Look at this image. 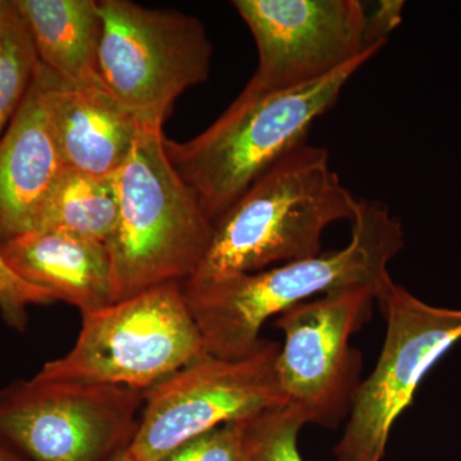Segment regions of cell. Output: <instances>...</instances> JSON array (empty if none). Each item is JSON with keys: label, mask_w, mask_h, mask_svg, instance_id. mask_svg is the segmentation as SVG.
I'll return each mask as SVG.
<instances>
[{"label": "cell", "mask_w": 461, "mask_h": 461, "mask_svg": "<svg viewBox=\"0 0 461 461\" xmlns=\"http://www.w3.org/2000/svg\"><path fill=\"white\" fill-rule=\"evenodd\" d=\"M359 205L330 168L329 151L306 142L282 158L213 224L204 259L182 284L198 286L320 256L327 227L353 223Z\"/></svg>", "instance_id": "cell-2"}, {"label": "cell", "mask_w": 461, "mask_h": 461, "mask_svg": "<svg viewBox=\"0 0 461 461\" xmlns=\"http://www.w3.org/2000/svg\"><path fill=\"white\" fill-rule=\"evenodd\" d=\"M402 247V223L387 205L360 200L344 249L198 286L181 285L205 353L235 359L257 348L269 318L311 297L363 285L377 293L379 302L395 284L388 264Z\"/></svg>", "instance_id": "cell-1"}, {"label": "cell", "mask_w": 461, "mask_h": 461, "mask_svg": "<svg viewBox=\"0 0 461 461\" xmlns=\"http://www.w3.org/2000/svg\"><path fill=\"white\" fill-rule=\"evenodd\" d=\"M377 302L372 287L353 285L299 303L276 318L285 336L278 382L286 405L305 424L333 429L350 412L362 384V355L350 339L371 320Z\"/></svg>", "instance_id": "cell-9"}, {"label": "cell", "mask_w": 461, "mask_h": 461, "mask_svg": "<svg viewBox=\"0 0 461 461\" xmlns=\"http://www.w3.org/2000/svg\"><path fill=\"white\" fill-rule=\"evenodd\" d=\"M117 220L113 176L65 168L45 200L33 230H62L107 242Z\"/></svg>", "instance_id": "cell-16"}, {"label": "cell", "mask_w": 461, "mask_h": 461, "mask_svg": "<svg viewBox=\"0 0 461 461\" xmlns=\"http://www.w3.org/2000/svg\"><path fill=\"white\" fill-rule=\"evenodd\" d=\"M403 2L397 0H382L377 8L366 20V44L373 47L386 44L388 35L402 23Z\"/></svg>", "instance_id": "cell-21"}, {"label": "cell", "mask_w": 461, "mask_h": 461, "mask_svg": "<svg viewBox=\"0 0 461 461\" xmlns=\"http://www.w3.org/2000/svg\"><path fill=\"white\" fill-rule=\"evenodd\" d=\"M0 461H27L21 457L20 455L14 453L8 447V444L0 439Z\"/></svg>", "instance_id": "cell-22"}, {"label": "cell", "mask_w": 461, "mask_h": 461, "mask_svg": "<svg viewBox=\"0 0 461 461\" xmlns=\"http://www.w3.org/2000/svg\"><path fill=\"white\" fill-rule=\"evenodd\" d=\"M378 304L386 338L375 371L355 393L336 461H382L393 423L421 379L461 339V309L426 304L396 284Z\"/></svg>", "instance_id": "cell-10"}, {"label": "cell", "mask_w": 461, "mask_h": 461, "mask_svg": "<svg viewBox=\"0 0 461 461\" xmlns=\"http://www.w3.org/2000/svg\"><path fill=\"white\" fill-rule=\"evenodd\" d=\"M65 168L48 113L41 63L0 138V244L36 229L45 200Z\"/></svg>", "instance_id": "cell-13"}, {"label": "cell", "mask_w": 461, "mask_h": 461, "mask_svg": "<svg viewBox=\"0 0 461 461\" xmlns=\"http://www.w3.org/2000/svg\"><path fill=\"white\" fill-rule=\"evenodd\" d=\"M245 420L223 424L189 439L159 461H242Z\"/></svg>", "instance_id": "cell-19"}, {"label": "cell", "mask_w": 461, "mask_h": 461, "mask_svg": "<svg viewBox=\"0 0 461 461\" xmlns=\"http://www.w3.org/2000/svg\"><path fill=\"white\" fill-rule=\"evenodd\" d=\"M41 65L14 0H0V138L25 99Z\"/></svg>", "instance_id": "cell-17"}, {"label": "cell", "mask_w": 461, "mask_h": 461, "mask_svg": "<svg viewBox=\"0 0 461 461\" xmlns=\"http://www.w3.org/2000/svg\"><path fill=\"white\" fill-rule=\"evenodd\" d=\"M280 350L262 339L235 359L205 353L149 388L129 453L136 461H159L194 437L286 405L277 375Z\"/></svg>", "instance_id": "cell-8"}, {"label": "cell", "mask_w": 461, "mask_h": 461, "mask_svg": "<svg viewBox=\"0 0 461 461\" xmlns=\"http://www.w3.org/2000/svg\"><path fill=\"white\" fill-rule=\"evenodd\" d=\"M103 83L142 130L163 129L184 91L208 80L213 45L204 25L177 11L99 0Z\"/></svg>", "instance_id": "cell-6"}, {"label": "cell", "mask_w": 461, "mask_h": 461, "mask_svg": "<svg viewBox=\"0 0 461 461\" xmlns=\"http://www.w3.org/2000/svg\"><path fill=\"white\" fill-rule=\"evenodd\" d=\"M113 461H136L133 459L132 455L129 453V450L124 451L120 456L115 457Z\"/></svg>", "instance_id": "cell-23"}, {"label": "cell", "mask_w": 461, "mask_h": 461, "mask_svg": "<svg viewBox=\"0 0 461 461\" xmlns=\"http://www.w3.org/2000/svg\"><path fill=\"white\" fill-rule=\"evenodd\" d=\"M42 66L68 83L99 77V0H14Z\"/></svg>", "instance_id": "cell-15"}, {"label": "cell", "mask_w": 461, "mask_h": 461, "mask_svg": "<svg viewBox=\"0 0 461 461\" xmlns=\"http://www.w3.org/2000/svg\"><path fill=\"white\" fill-rule=\"evenodd\" d=\"M56 302L47 290L20 277L0 253V314L9 327L23 332L27 326L30 306L50 305Z\"/></svg>", "instance_id": "cell-20"}, {"label": "cell", "mask_w": 461, "mask_h": 461, "mask_svg": "<svg viewBox=\"0 0 461 461\" xmlns=\"http://www.w3.org/2000/svg\"><path fill=\"white\" fill-rule=\"evenodd\" d=\"M386 44L314 83L251 100L235 99L205 131L186 142L165 138L169 162L212 223L273 166L306 144L315 120L339 100L351 77Z\"/></svg>", "instance_id": "cell-3"}, {"label": "cell", "mask_w": 461, "mask_h": 461, "mask_svg": "<svg viewBox=\"0 0 461 461\" xmlns=\"http://www.w3.org/2000/svg\"><path fill=\"white\" fill-rule=\"evenodd\" d=\"M8 266L81 314L114 304V280L107 244L62 230H32L0 244Z\"/></svg>", "instance_id": "cell-14"}, {"label": "cell", "mask_w": 461, "mask_h": 461, "mask_svg": "<svg viewBox=\"0 0 461 461\" xmlns=\"http://www.w3.org/2000/svg\"><path fill=\"white\" fill-rule=\"evenodd\" d=\"M205 354L180 282L83 314L74 348L35 375L147 391Z\"/></svg>", "instance_id": "cell-5"}, {"label": "cell", "mask_w": 461, "mask_h": 461, "mask_svg": "<svg viewBox=\"0 0 461 461\" xmlns=\"http://www.w3.org/2000/svg\"><path fill=\"white\" fill-rule=\"evenodd\" d=\"M256 41L259 62L239 100L304 86L354 62L366 44L357 0H235Z\"/></svg>", "instance_id": "cell-11"}, {"label": "cell", "mask_w": 461, "mask_h": 461, "mask_svg": "<svg viewBox=\"0 0 461 461\" xmlns=\"http://www.w3.org/2000/svg\"><path fill=\"white\" fill-rule=\"evenodd\" d=\"M165 138L163 129L141 130L113 175L118 220L105 244L115 303L189 280L213 238V223L169 162Z\"/></svg>", "instance_id": "cell-4"}, {"label": "cell", "mask_w": 461, "mask_h": 461, "mask_svg": "<svg viewBox=\"0 0 461 461\" xmlns=\"http://www.w3.org/2000/svg\"><path fill=\"white\" fill-rule=\"evenodd\" d=\"M305 421L288 405L269 409L245 420L242 461H304L297 436Z\"/></svg>", "instance_id": "cell-18"}, {"label": "cell", "mask_w": 461, "mask_h": 461, "mask_svg": "<svg viewBox=\"0 0 461 461\" xmlns=\"http://www.w3.org/2000/svg\"><path fill=\"white\" fill-rule=\"evenodd\" d=\"M145 391L33 375L0 390V439L32 461H113L138 430Z\"/></svg>", "instance_id": "cell-7"}, {"label": "cell", "mask_w": 461, "mask_h": 461, "mask_svg": "<svg viewBox=\"0 0 461 461\" xmlns=\"http://www.w3.org/2000/svg\"><path fill=\"white\" fill-rule=\"evenodd\" d=\"M42 68L48 113L66 168L113 176L131 153L140 124L100 76L68 83Z\"/></svg>", "instance_id": "cell-12"}]
</instances>
